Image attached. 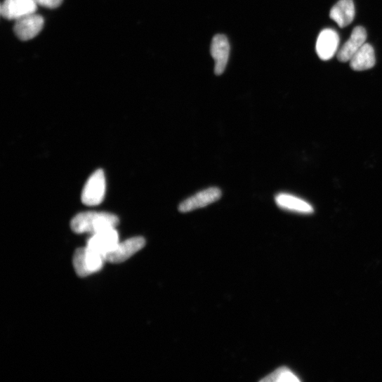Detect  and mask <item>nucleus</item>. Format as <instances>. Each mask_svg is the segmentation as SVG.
I'll return each instance as SVG.
<instances>
[{"label": "nucleus", "instance_id": "obj_1", "mask_svg": "<svg viewBox=\"0 0 382 382\" xmlns=\"http://www.w3.org/2000/svg\"><path fill=\"white\" fill-rule=\"evenodd\" d=\"M119 223V218L109 213L86 212L76 216L71 221V228L77 234L90 233L116 228Z\"/></svg>", "mask_w": 382, "mask_h": 382}, {"label": "nucleus", "instance_id": "obj_2", "mask_svg": "<svg viewBox=\"0 0 382 382\" xmlns=\"http://www.w3.org/2000/svg\"><path fill=\"white\" fill-rule=\"evenodd\" d=\"M107 262L105 256L88 246L76 250L73 265L76 273L81 277L100 271Z\"/></svg>", "mask_w": 382, "mask_h": 382}, {"label": "nucleus", "instance_id": "obj_3", "mask_svg": "<svg viewBox=\"0 0 382 382\" xmlns=\"http://www.w3.org/2000/svg\"><path fill=\"white\" fill-rule=\"evenodd\" d=\"M105 193V174L103 169H98L87 180L82 190L81 202L86 206H98L103 202Z\"/></svg>", "mask_w": 382, "mask_h": 382}, {"label": "nucleus", "instance_id": "obj_4", "mask_svg": "<svg viewBox=\"0 0 382 382\" xmlns=\"http://www.w3.org/2000/svg\"><path fill=\"white\" fill-rule=\"evenodd\" d=\"M221 197L222 191L220 188L209 187L183 202L178 206V211L185 213L205 208L218 202Z\"/></svg>", "mask_w": 382, "mask_h": 382}, {"label": "nucleus", "instance_id": "obj_5", "mask_svg": "<svg viewBox=\"0 0 382 382\" xmlns=\"http://www.w3.org/2000/svg\"><path fill=\"white\" fill-rule=\"evenodd\" d=\"M34 0H4L0 7V13L8 20H18L34 14L37 10Z\"/></svg>", "mask_w": 382, "mask_h": 382}, {"label": "nucleus", "instance_id": "obj_6", "mask_svg": "<svg viewBox=\"0 0 382 382\" xmlns=\"http://www.w3.org/2000/svg\"><path fill=\"white\" fill-rule=\"evenodd\" d=\"M145 245V239L142 237H136L120 242L108 254L106 255L107 262L121 263L140 251Z\"/></svg>", "mask_w": 382, "mask_h": 382}, {"label": "nucleus", "instance_id": "obj_7", "mask_svg": "<svg viewBox=\"0 0 382 382\" xmlns=\"http://www.w3.org/2000/svg\"><path fill=\"white\" fill-rule=\"evenodd\" d=\"M44 26V18L34 13L15 21L14 32L19 39L26 41L38 36Z\"/></svg>", "mask_w": 382, "mask_h": 382}, {"label": "nucleus", "instance_id": "obj_8", "mask_svg": "<svg viewBox=\"0 0 382 382\" xmlns=\"http://www.w3.org/2000/svg\"><path fill=\"white\" fill-rule=\"evenodd\" d=\"M340 43L339 35L332 29H326L320 34L316 51L319 58L324 61L329 60L338 53Z\"/></svg>", "mask_w": 382, "mask_h": 382}, {"label": "nucleus", "instance_id": "obj_9", "mask_svg": "<svg viewBox=\"0 0 382 382\" xmlns=\"http://www.w3.org/2000/svg\"><path fill=\"white\" fill-rule=\"evenodd\" d=\"M119 243V237L116 228H112L91 235L86 246L106 255Z\"/></svg>", "mask_w": 382, "mask_h": 382}, {"label": "nucleus", "instance_id": "obj_10", "mask_svg": "<svg viewBox=\"0 0 382 382\" xmlns=\"http://www.w3.org/2000/svg\"><path fill=\"white\" fill-rule=\"evenodd\" d=\"M211 52L216 61L215 74L221 75L225 72L230 53V44L228 37L223 34L214 37Z\"/></svg>", "mask_w": 382, "mask_h": 382}, {"label": "nucleus", "instance_id": "obj_11", "mask_svg": "<svg viewBox=\"0 0 382 382\" xmlns=\"http://www.w3.org/2000/svg\"><path fill=\"white\" fill-rule=\"evenodd\" d=\"M367 37V34L364 28L362 27H355L350 39L338 51V60L342 62L350 61L357 51L365 44Z\"/></svg>", "mask_w": 382, "mask_h": 382}, {"label": "nucleus", "instance_id": "obj_12", "mask_svg": "<svg viewBox=\"0 0 382 382\" xmlns=\"http://www.w3.org/2000/svg\"><path fill=\"white\" fill-rule=\"evenodd\" d=\"M355 15L353 0H339L330 11V18L341 28L349 26L353 22Z\"/></svg>", "mask_w": 382, "mask_h": 382}, {"label": "nucleus", "instance_id": "obj_13", "mask_svg": "<svg viewBox=\"0 0 382 382\" xmlns=\"http://www.w3.org/2000/svg\"><path fill=\"white\" fill-rule=\"evenodd\" d=\"M277 206L285 211L301 214H311L314 209L308 202L289 194H279L275 198Z\"/></svg>", "mask_w": 382, "mask_h": 382}, {"label": "nucleus", "instance_id": "obj_14", "mask_svg": "<svg viewBox=\"0 0 382 382\" xmlns=\"http://www.w3.org/2000/svg\"><path fill=\"white\" fill-rule=\"evenodd\" d=\"M375 62L374 50L365 43L350 60V66L355 71H364L372 68Z\"/></svg>", "mask_w": 382, "mask_h": 382}, {"label": "nucleus", "instance_id": "obj_15", "mask_svg": "<svg viewBox=\"0 0 382 382\" xmlns=\"http://www.w3.org/2000/svg\"><path fill=\"white\" fill-rule=\"evenodd\" d=\"M301 379L289 368L282 367L261 380L265 382L300 381Z\"/></svg>", "mask_w": 382, "mask_h": 382}, {"label": "nucleus", "instance_id": "obj_16", "mask_svg": "<svg viewBox=\"0 0 382 382\" xmlns=\"http://www.w3.org/2000/svg\"><path fill=\"white\" fill-rule=\"evenodd\" d=\"M37 6L48 9H56L59 8L63 0H34Z\"/></svg>", "mask_w": 382, "mask_h": 382}]
</instances>
